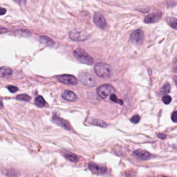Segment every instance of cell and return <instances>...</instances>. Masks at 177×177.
Returning <instances> with one entry per match:
<instances>
[{"instance_id": "1", "label": "cell", "mask_w": 177, "mask_h": 177, "mask_svg": "<svg viewBox=\"0 0 177 177\" xmlns=\"http://www.w3.org/2000/svg\"><path fill=\"white\" fill-rule=\"evenodd\" d=\"M94 71L98 76L102 78L108 77L111 75V67L105 62H98L96 64Z\"/></svg>"}, {"instance_id": "2", "label": "cell", "mask_w": 177, "mask_h": 177, "mask_svg": "<svg viewBox=\"0 0 177 177\" xmlns=\"http://www.w3.org/2000/svg\"><path fill=\"white\" fill-rule=\"evenodd\" d=\"M73 55L76 59L82 64L92 65L94 62L93 57L81 48L76 49L73 52Z\"/></svg>"}, {"instance_id": "3", "label": "cell", "mask_w": 177, "mask_h": 177, "mask_svg": "<svg viewBox=\"0 0 177 177\" xmlns=\"http://www.w3.org/2000/svg\"><path fill=\"white\" fill-rule=\"evenodd\" d=\"M80 82L86 86L93 87L95 86L97 82L93 75L88 73L83 72L79 75Z\"/></svg>"}, {"instance_id": "4", "label": "cell", "mask_w": 177, "mask_h": 177, "mask_svg": "<svg viewBox=\"0 0 177 177\" xmlns=\"http://www.w3.org/2000/svg\"><path fill=\"white\" fill-rule=\"evenodd\" d=\"M115 89L110 84H104L99 87L97 90L98 96L103 99L115 92Z\"/></svg>"}, {"instance_id": "5", "label": "cell", "mask_w": 177, "mask_h": 177, "mask_svg": "<svg viewBox=\"0 0 177 177\" xmlns=\"http://www.w3.org/2000/svg\"><path fill=\"white\" fill-rule=\"evenodd\" d=\"M144 38V33L142 30L138 29L132 32L130 36V41L134 44L139 45L142 43Z\"/></svg>"}, {"instance_id": "6", "label": "cell", "mask_w": 177, "mask_h": 177, "mask_svg": "<svg viewBox=\"0 0 177 177\" xmlns=\"http://www.w3.org/2000/svg\"><path fill=\"white\" fill-rule=\"evenodd\" d=\"M57 79L59 80V82L64 84L75 85L78 83L77 79L73 75L68 74L59 75L57 77Z\"/></svg>"}, {"instance_id": "7", "label": "cell", "mask_w": 177, "mask_h": 177, "mask_svg": "<svg viewBox=\"0 0 177 177\" xmlns=\"http://www.w3.org/2000/svg\"><path fill=\"white\" fill-rule=\"evenodd\" d=\"M69 36L73 41H83L88 39V34L82 31L73 30L70 32Z\"/></svg>"}, {"instance_id": "8", "label": "cell", "mask_w": 177, "mask_h": 177, "mask_svg": "<svg viewBox=\"0 0 177 177\" xmlns=\"http://www.w3.org/2000/svg\"><path fill=\"white\" fill-rule=\"evenodd\" d=\"M93 23L99 28L104 29L107 25V22L105 17L100 13H96L93 18Z\"/></svg>"}, {"instance_id": "9", "label": "cell", "mask_w": 177, "mask_h": 177, "mask_svg": "<svg viewBox=\"0 0 177 177\" xmlns=\"http://www.w3.org/2000/svg\"><path fill=\"white\" fill-rule=\"evenodd\" d=\"M89 169L94 173L103 174L106 172L107 169L105 166H100L93 163L89 164Z\"/></svg>"}, {"instance_id": "10", "label": "cell", "mask_w": 177, "mask_h": 177, "mask_svg": "<svg viewBox=\"0 0 177 177\" xmlns=\"http://www.w3.org/2000/svg\"><path fill=\"white\" fill-rule=\"evenodd\" d=\"M161 17H162V14L161 12L154 13L148 15L144 19V22L147 23H156L161 19Z\"/></svg>"}, {"instance_id": "11", "label": "cell", "mask_w": 177, "mask_h": 177, "mask_svg": "<svg viewBox=\"0 0 177 177\" xmlns=\"http://www.w3.org/2000/svg\"><path fill=\"white\" fill-rule=\"evenodd\" d=\"M52 120L55 124H56L57 125L61 126L66 130H71L70 125L67 120H64V119L57 117V116L54 115L52 117Z\"/></svg>"}, {"instance_id": "12", "label": "cell", "mask_w": 177, "mask_h": 177, "mask_svg": "<svg viewBox=\"0 0 177 177\" xmlns=\"http://www.w3.org/2000/svg\"><path fill=\"white\" fill-rule=\"evenodd\" d=\"M134 153L140 159L145 160V161L150 159V157H151V154L150 153L145 150L138 149V150L134 151Z\"/></svg>"}, {"instance_id": "13", "label": "cell", "mask_w": 177, "mask_h": 177, "mask_svg": "<svg viewBox=\"0 0 177 177\" xmlns=\"http://www.w3.org/2000/svg\"><path fill=\"white\" fill-rule=\"evenodd\" d=\"M62 97L64 99L69 101H75L77 98V95L72 91H64V93H62Z\"/></svg>"}, {"instance_id": "14", "label": "cell", "mask_w": 177, "mask_h": 177, "mask_svg": "<svg viewBox=\"0 0 177 177\" xmlns=\"http://www.w3.org/2000/svg\"><path fill=\"white\" fill-rule=\"evenodd\" d=\"M39 40L41 43L43 44L48 46H53L55 45V42L52 39L47 36H41L39 37Z\"/></svg>"}, {"instance_id": "15", "label": "cell", "mask_w": 177, "mask_h": 177, "mask_svg": "<svg viewBox=\"0 0 177 177\" xmlns=\"http://www.w3.org/2000/svg\"><path fill=\"white\" fill-rule=\"evenodd\" d=\"M13 74L11 69L7 67H2L0 69V76L1 77H9Z\"/></svg>"}, {"instance_id": "16", "label": "cell", "mask_w": 177, "mask_h": 177, "mask_svg": "<svg viewBox=\"0 0 177 177\" xmlns=\"http://www.w3.org/2000/svg\"><path fill=\"white\" fill-rule=\"evenodd\" d=\"M62 154L67 159H68L70 161H72V162H76L79 160V158L77 156V155H76L71 152L66 151V152H63Z\"/></svg>"}, {"instance_id": "17", "label": "cell", "mask_w": 177, "mask_h": 177, "mask_svg": "<svg viewBox=\"0 0 177 177\" xmlns=\"http://www.w3.org/2000/svg\"><path fill=\"white\" fill-rule=\"evenodd\" d=\"M35 105L38 107H43L45 105L46 102L43 97L41 96H39L35 99Z\"/></svg>"}, {"instance_id": "18", "label": "cell", "mask_w": 177, "mask_h": 177, "mask_svg": "<svg viewBox=\"0 0 177 177\" xmlns=\"http://www.w3.org/2000/svg\"><path fill=\"white\" fill-rule=\"evenodd\" d=\"M166 21L170 27L175 29H177V19L174 17H168Z\"/></svg>"}, {"instance_id": "19", "label": "cell", "mask_w": 177, "mask_h": 177, "mask_svg": "<svg viewBox=\"0 0 177 177\" xmlns=\"http://www.w3.org/2000/svg\"><path fill=\"white\" fill-rule=\"evenodd\" d=\"M91 124H93V125H97L99 126H100L101 127H107V124L104 122L102 120H97V119H94L91 121Z\"/></svg>"}, {"instance_id": "20", "label": "cell", "mask_w": 177, "mask_h": 177, "mask_svg": "<svg viewBox=\"0 0 177 177\" xmlns=\"http://www.w3.org/2000/svg\"><path fill=\"white\" fill-rule=\"evenodd\" d=\"M16 99L18 100H21V101H29L31 99V97L29 96L27 94H22L19 95L17 96Z\"/></svg>"}, {"instance_id": "21", "label": "cell", "mask_w": 177, "mask_h": 177, "mask_svg": "<svg viewBox=\"0 0 177 177\" xmlns=\"http://www.w3.org/2000/svg\"><path fill=\"white\" fill-rule=\"evenodd\" d=\"M110 98V100H111L112 101H113V102L117 103H118V104L120 105H122L123 104V100L122 99H118L114 94H112Z\"/></svg>"}, {"instance_id": "22", "label": "cell", "mask_w": 177, "mask_h": 177, "mask_svg": "<svg viewBox=\"0 0 177 177\" xmlns=\"http://www.w3.org/2000/svg\"><path fill=\"white\" fill-rule=\"evenodd\" d=\"M170 92V85L167 83L164 85L163 87L161 89V93H164V94H166V93H169Z\"/></svg>"}, {"instance_id": "23", "label": "cell", "mask_w": 177, "mask_h": 177, "mask_svg": "<svg viewBox=\"0 0 177 177\" xmlns=\"http://www.w3.org/2000/svg\"><path fill=\"white\" fill-rule=\"evenodd\" d=\"M171 100H172V99H171V97L169 96L166 95L164 96L163 98H162V101H163V102L165 103V104H166V105H168V104H169L171 101Z\"/></svg>"}, {"instance_id": "24", "label": "cell", "mask_w": 177, "mask_h": 177, "mask_svg": "<svg viewBox=\"0 0 177 177\" xmlns=\"http://www.w3.org/2000/svg\"><path fill=\"white\" fill-rule=\"evenodd\" d=\"M140 116L138 115H134L133 117H132L130 119V121L132 122V123H134V124H137L140 121Z\"/></svg>"}, {"instance_id": "25", "label": "cell", "mask_w": 177, "mask_h": 177, "mask_svg": "<svg viewBox=\"0 0 177 177\" xmlns=\"http://www.w3.org/2000/svg\"><path fill=\"white\" fill-rule=\"evenodd\" d=\"M7 88L9 90V91L12 93H15L18 91V88L16 86H8Z\"/></svg>"}, {"instance_id": "26", "label": "cell", "mask_w": 177, "mask_h": 177, "mask_svg": "<svg viewBox=\"0 0 177 177\" xmlns=\"http://www.w3.org/2000/svg\"><path fill=\"white\" fill-rule=\"evenodd\" d=\"M171 120L173 122L177 123V111L173 112L171 115Z\"/></svg>"}, {"instance_id": "27", "label": "cell", "mask_w": 177, "mask_h": 177, "mask_svg": "<svg viewBox=\"0 0 177 177\" xmlns=\"http://www.w3.org/2000/svg\"><path fill=\"white\" fill-rule=\"evenodd\" d=\"M21 5H25L26 4V0H14Z\"/></svg>"}, {"instance_id": "28", "label": "cell", "mask_w": 177, "mask_h": 177, "mask_svg": "<svg viewBox=\"0 0 177 177\" xmlns=\"http://www.w3.org/2000/svg\"><path fill=\"white\" fill-rule=\"evenodd\" d=\"M157 136H158V137L159 138L161 139H165L166 138V135H165V134H161V133L158 134V135H157Z\"/></svg>"}, {"instance_id": "29", "label": "cell", "mask_w": 177, "mask_h": 177, "mask_svg": "<svg viewBox=\"0 0 177 177\" xmlns=\"http://www.w3.org/2000/svg\"><path fill=\"white\" fill-rule=\"evenodd\" d=\"M6 12V10L5 8H4L3 7L1 8V10H0V13H1V15H4Z\"/></svg>"}, {"instance_id": "30", "label": "cell", "mask_w": 177, "mask_h": 177, "mask_svg": "<svg viewBox=\"0 0 177 177\" xmlns=\"http://www.w3.org/2000/svg\"><path fill=\"white\" fill-rule=\"evenodd\" d=\"M174 71L175 72H177V60L175 62V64H174Z\"/></svg>"}, {"instance_id": "31", "label": "cell", "mask_w": 177, "mask_h": 177, "mask_svg": "<svg viewBox=\"0 0 177 177\" xmlns=\"http://www.w3.org/2000/svg\"><path fill=\"white\" fill-rule=\"evenodd\" d=\"M173 80L175 81V84L177 87V76H176V75L173 76Z\"/></svg>"}]
</instances>
